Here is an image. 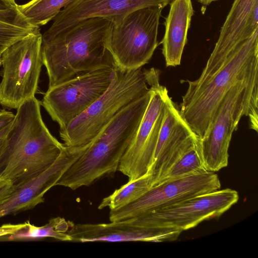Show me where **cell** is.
Returning <instances> with one entry per match:
<instances>
[{"label":"cell","mask_w":258,"mask_h":258,"mask_svg":"<svg viewBox=\"0 0 258 258\" xmlns=\"http://www.w3.org/2000/svg\"><path fill=\"white\" fill-rule=\"evenodd\" d=\"M186 82L188 88L179 111L192 131L202 138L232 87L258 83V30L236 48H214L200 77Z\"/></svg>","instance_id":"6da1fadb"},{"label":"cell","mask_w":258,"mask_h":258,"mask_svg":"<svg viewBox=\"0 0 258 258\" xmlns=\"http://www.w3.org/2000/svg\"><path fill=\"white\" fill-rule=\"evenodd\" d=\"M40 105L34 97L17 109L0 148V178L10 180L14 187L46 170L64 148L43 122Z\"/></svg>","instance_id":"7a4b0ae2"},{"label":"cell","mask_w":258,"mask_h":258,"mask_svg":"<svg viewBox=\"0 0 258 258\" xmlns=\"http://www.w3.org/2000/svg\"><path fill=\"white\" fill-rule=\"evenodd\" d=\"M112 26L105 18H91L42 41L48 88L92 71L113 68L114 62L107 49Z\"/></svg>","instance_id":"3957f363"},{"label":"cell","mask_w":258,"mask_h":258,"mask_svg":"<svg viewBox=\"0 0 258 258\" xmlns=\"http://www.w3.org/2000/svg\"><path fill=\"white\" fill-rule=\"evenodd\" d=\"M151 90L122 109L101 130L56 185L73 190L115 172L147 109Z\"/></svg>","instance_id":"277c9868"},{"label":"cell","mask_w":258,"mask_h":258,"mask_svg":"<svg viewBox=\"0 0 258 258\" xmlns=\"http://www.w3.org/2000/svg\"><path fill=\"white\" fill-rule=\"evenodd\" d=\"M149 91L142 68L123 70L115 65L106 91L84 112L59 129L63 144L74 147L88 145L122 109Z\"/></svg>","instance_id":"5b68a950"},{"label":"cell","mask_w":258,"mask_h":258,"mask_svg":"<svg viewBox=\"0 0 258 258\" xmlns=\"http://www.w3.org/2000/svg\"><path fill=\"white\" fill-rule=\"evenodd\" d=\"M258 83L232 87L220 102L206 133L198 138L207 171L217 172L228 163V149L241 118L248 116L251 128L257 131Z\"/></svg>","instance_id":"8992f818"},{"label":"cell","mask_w":258,"mask_h":258,"mask_svg":"<svg viewBox=\"0 0 258 258\" xmlns=\"http://www.w3.org/2000/svg\"><path fill=\"white\" fill-rule=\"evenodd\" d=\"M40 28L15 42L1 54L0 105L17 109L35 97L43 63Z\"/></svg>","instance_id":"52a82bcc"},{"label":"cell","mask_w":258,"mask_h":258,"mask_svg":"<svg viewBox=\"0 0 258 258\" xmlns=\"http://www.w3.org/2000/svg\"><path fill=\"white\" fill-rule=\"evenodd\" d=\"M163 8L135 10L117 24H113L107 49L114 64L123 70L142 68L148 63L158 46L160 18Z\"/></svg>","instance_id":"ba28073f"},{"label":"cell","mask_w":258,"mask_h":258,"mask_svg":"<svg viewBox=\"0 0 258 258\" xmlns=\"http://www.w3.org/2000/svg\"><path fill=\"white\" fill-rule=\"evenodd\" d=\"M151 95L138 129L123 154L117 170L128 181L147 173L152 164L160 129L165 112L168 92L160 84L159 70H144Z\"/></svg>","instance_id":"9c48e42d"},{"label":"cell","mask_w":258,"mask_h":258,"mask_svg":"<svg viewBox=\"0 0 258 258\" xmlns=\"http://www.w3.org/2000/svg\"><path fill=\"white\" fill-rule=\"evenodd\" d=\"M238 200L236 190L219 189L122 221L137 226L167 228L182 232L203 221L218 218Z\"/></svg>","instance_id":"30bf717a"},{"label":"cell","mask_w":258,"mask_h":258,"mask_svg":"<svg viewBox=\"0 0 258 258\" xmlns=\"http://www.w3.org/2000/svg\"><path fill=\"white\" fill-rule=\"evenodd\" d=\"M113 68L92 71L48 88L41 104L59 129L84 112L106 91Z\"/></svg>","instance_id":"8fae6325"},{"label":"cell","mask_w":258,"mask_h":258,"mask_svg":"<svg viewBox=\"0 0 258 258\" xmlns=\"http://www.w3.org/2000/svg\"><path fill=\"white\" fill-rule=\"evenodd\" d=\"M217 174L205 171L161 183L134 202L110 211V222L134 218L193 197L220 189Z\"/></svg>","instance_id":"7c38bea8"},{"label":"cell","mask_w":258,"mask_h":258,"mask_svg":"<svg viewBox=\"0 0 258 258\" xmlns=\"http://www.w3.org/2000/svg\"><path fill=\"white\" fill-rule=\"evenodd\" d=\"M172 1L76 0L63 8L53 19L52 25L42 35V41L51 39L85 19L102 17L113 24H117L135 10L150 7L164 8Z\"/></svg>","instance_id":"4fadbf2b"},{"label":"cell","mask_w":258,"mask_h":258,"mask_svg":"<svg viewBox=\"0 0 258 258\" xmlns=\"http://www.w3.org/2000/svg\"><path fill=\"white\" fill-rule=\"evenodd\" d=\"M88 145L64 148L56 161L46 170L36 177L14 187L0 203V218L29 210L44 202V196L56 185L64 172L83 153Z\"/></svg>","instance_id":"5bb4252c"},{"label":"cell","mask_w":258,"mask_h":258,"mask_svg":"<svg viewBox=\"0 0 258 258\" xmlns=\"http://www.w3.org/2000/svg\"><path fill=\"white\" fill-rule=\"evenodd\" d=\"M197 139L181 115L179 107L168 95L153 162L148 172L152 175L151 187L175 158Z\"/></svg>","instance_id":"9a60e30c"},{"label":"cell","mask_w":258,"mask_h":258,"mask_svg":"<svg viewBox=\"0 0 258 258\" xmlns=\"http://www.w3.org/2000/svg\"><path fill=\"white\" fill-rule=\"evenodd\" d=\"M181 232L171 228L137 226L120 221L100 224L73 223L68 233L72 241L80 242H160L176 240Z\"/></svg>","instance_id":"2e32d148"},{"label":"cell","mask_w":258,"mask_h":258,"mask_svg":"<svg viewBox=\"0 0 258 258\" xmlns=\"http://www.w3.org/2000/svg\"><path fill=\"white\" fill-rule=\"evenodd\" d=\"M170 4L161 43L166 67H176L181 62L194 10L191 0H173Z\"/></svg>","instance_id":"e0dca14e"},{"label":"cell","mask_w":258,"mask_h":258,"mask_svg":"<svg viewBox=\"0 0 258 258\" xmlns=\"http://www.w3.org/2000/svg\"><path fill=\"white\" fill-rule=\"evenodd\" d=\"M258 30V0H234L214 47L234 48Z\"/></svg>","instance_id":"ac0fdd59"},{"label":"cell","mask_w":258,"mask_h":258,"mask_svg":"<svg viewBox=\"0 0 258 258\" xmlns=\"http://www.w3.org/2000/svg\"><path fill=\"white\" fill-rule=\"evenodd\" d=\"M17 4L0 10V53L15 42L34 32L38 27L30 25L19 12Z\"/></svg>","instance_id":"d6986e66"},{"label":"cell","mask_w":258,"mask_h":258,"mask_svg":"<svg viewBox=\"0 0 258 258\" xmlns=\"http://www.w3.org/2000/svg\"><path fill=\"white\" fill-rule=\"evenodd\" d=\"M205 171L207 170L201 156L198 137L194 144L171 163L153 186L163 182Z\"/></svg>","instance_id":"ffe728a7"},{"label":"cell","mask_w":258,"mask_h":258,"mask_svg":"<svg viewBox=\"0 0 258 258\" xmlns=\"http://www.w3.org/2000/svg\"><path fill=\"white\" fill-rule=\"evenodd\" d=\"M151 185L152 175L147 172L115 190L102 200L98 208L107 207L110 211L118 209L138 200L151 188Z\"/></svg>","instance_id":"44dd1931"},{"label":"cell","mask_w":258,"mask_h":258,"mask_svg":"<svg viewBox=\"0 0 258 258\" xmlns=\"http://www.w3.org/2000/svg\"><path fill=\"white\" fill-rule=\"evenodd\" d=\"M76 0H31L17 5V9L26 21L34 27L47 24L61 11Z\"/></svg>","instance_id":"7402d4cb"},{"label":"cell","mask_w":258,"mask_h":258,"mask_svg":"<svg viewBox=\"0 0 258 258\" xmlns=\"http://www.w3.org/2000/svg\"><path fill=\"white\" fill-rule=\"evenodd\" d=\"M18 231L8 236L11 240L38 239L51 237L61 241H72L68 233L73 223L64 218L56 217L50 219L46 225L37 227L29 221Z\"/></svg>","instance_id":"603a6c76"},{"label":"cell","mask_w":258,"mask_h":258,"mask_svg":"<svg viewBox=\"0 0 258 258\" xmlns=\"http://www.w3.org/2000/svg\"><path fill=\"white\" fill-rule=\"evenodd\" d=\"M14 189L10 180L0 178V203L10 195Z\"/></svg>","instance_id":"cb8c5ba5"},{"label":"cell","mask_w":258,"mask_h":258,"mask_svg":"<svg viewBox=\"0 0 258 258\" xmlns=\"http://www.w3.org/2000/svg\"><path fill=\"white\" fill-rule=\"evenodd\" d=\"M25 224V223L18 224H7L0 226V237L14 234L22 229Z\"/></svg>","instance_id":"d4e9b609"},{"label":"cell","mask_w":258,"mask_h":258,"mask_svg":"<svg viewBox=\"0 0 258 258\" xmlns=\"http://www.w3.org/2000/svg\"><path fill=\"white\" fill-rule=\"evenodd\" d=\"M13 112L3 109L0 111V131L11 124L14 119Z\"/></svg>","instance_id":"484cf974"},{"label":"cell","mask_w":258,"mask_h":258,"mask_svg":"<svg viewBox=\"0 0 258 258\" xmlns=\"http://www.w3.org/2000/svg\"><path fill=\"white\" fill-rule=\"evenodd\" d=\"M12 123L4 128L3 130H2L1 131H0V148L4 143L8 133L11 126Z\"/></svg>","instance_id":"4316f807"},{"label":"cell","mask_w":258,"mask_h":258,"mask_svg":"<svg viewBox=\"0 0 258 258\" xmlns=\"http://www.w3.org/2000/svg\"><path fill=\"white\" fill-rule=\"evenodd\" d=\"M15 5H12L4 0H0V10L7 9Z\"/></svg>","instance_id":"83f0119b"},{"label":"cell","mask_w":258,"mask_h":258,"mask_svg":"<svg viewBox=\"0 0 258 258\" xmlns=\"http://www.w3.org/2000/svg\"><path fill=\"white\" fill-rule=\"evenodd\" d=\"M201 5L204 6H207L211 4L212 2L219 0H197Z\"/></svg>","instance_id":"f1b7e54d"},{"label":"cell","mask_w":258,"mask_h":258,"mask_svg":"<svg viewBox=\"0 0 258 258\" xmlns=\"http://www.w3.org/2000/svg\"><path fill=\"white\" fill-rule=\"evenodd\" d=\"M5 1H6L7 2L12 4V5H15L16 4L15 2V0H4Z\"/></svg>","instance_id":"f546056e"},{"label":"cell","mask_w":258,"mask_h":258,"mask_svg":"<svg viewBox=\"0 0 258 258\" xmlns=\"http://www.w3.org/2000/svg\"><path fill=\"white\" fill-rule=\"evenodd\" d=\"M1 64V53H0V65Z\"/></svg>","instance_id":"4dcf8cb0"}]
</instances>
